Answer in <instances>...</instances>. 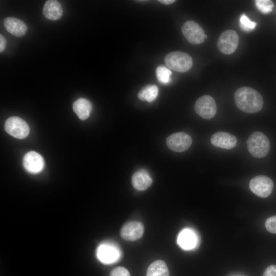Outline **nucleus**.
<instances>
[{
	"mask_svg": "<svg viewBox=\"0 0 276 276\" xmlns=\"http://www.w3.org/2000/svg\"><path fill=\"white\" fill-rule=\"evenodd\" d=\"M42 12L46 18L56 20L62 17L63 9L61 4L58 1L48 0L44 4Z\"/></svg>",
	"mask_w": 276,
	"mask_h": 276,
	"instance_id": "obj_17",
	"label": "nucleus"
},
{
	"mask_svg": "<svg viewBox=\"0 0 276 276\" xmlns=\"http://www.w3.org/2000/svg\"><path fill=\"white\" fill-rule=\"evenodd\" d=\"M177 243L180 247L186 250L196 248L199 244V237L197 233L191 228H185L179 234Z\"/></svg>",
	"mask_w": 276,
	"mask_h": 276,
	"instance_id": "obj_12",
	"label": "nucleus"
},
{
	"mask_svg": "<svg viewBox=\"0 0 276 276\" xmlns=\"http://www.w3.org/2000/svg\"><path fill=\"white\" fill-rule=\"evenodd\" d=\"M4 24L7 31L17 37L24 36L28 30L25 23L15 17L6 18L4 21Z\"/></svg>",
	"mask_w": 276,
	"mask_h": 276,
	"instance_id": "obj_15",
	"label": "nucleus"
},
{
	"mask_svg": "<svg viewBox=\"0 0 276 276\" xmlns=\"http://www.w3.org/2000/svg\"><path fill=\"white\" fill-rule=\"evenodd\" d=\"M249 187L251 192L261 198H265L271 193L273 183L267 176L258 175L250 180Z\"/></svg>",
	"mask_w": 276,
	"mask_h": 276,
	"instance_id": "obj_7",
	"label": "nucleus"
},
{
	"mask_svg": "<svg viewBox=\"0 0 276 276\" xmlns=\"http://www.w3.org/2000/svg\"><path fill=\"white\" fill-rule=\"evenodd\" d=\"M181 31L186 39L193 44L202 43L206 37L202 28L193 20L186 21L182 26Z\"/></svg>",
	"mask_w": 276,
	"mask_h": 276,
	"instance_id": "obj_8",
	"label": "nucleus"
},
{
	"mask_svg": "<svg viewBox=\"0 0 276 276\" xmlns=\"http://www.w3.org/2000/svg\"><path fill=\"white\" fill-rule=\"evenodd\" d=\"M97 259L103 264H111L118 261L121 257V251L118 245L110 241L100 243L96 251Z\"/></svg>",
	"mask_w": 276,
	"mask_h": 276,
	"instance_id": "obj_3",
	"label": "nucleus"
},
{
	"mask_svg": "<svg viewBox=\"0 0 276 276\" xmlns=\"http://www.w3.org/2000/svg\"><path fill=\"white\" fill-rule=\"evenodd\" d=\"M73 109L80 120H84L89 117L92 110V105L87 99L81 98L74 102Z\"/></svg>",
	"mask_w": 276,
	"mask_h": 276,
	"instance_id": "obj_18",
	"label": "nucleus"
},
{
	"mask_svg": "<svg viewBox=\"0 0 276 276\" xmlns=\"http://www.w3.org/2000/svg\"><path fill=\"white\" fill-rule=\"evenodd\" d=\"M158 2L162 4H164L165 5H170L171 4L174 3L175 2V0H158Z\"/></svg>",
	"mask_w": 276,
	"mask_h": 276,
	"instance_id": "obj_28",
	"label": "nucleus"
},
{
	"mask_svg": "<svg viewBox=\"0 0 276 276\" xmlns=\"http://www.w3.org/2000/svg\"><path fill=\"white\" fill-rule=\"evenodd\" d=\"M5 129L8 134L18 139L26 137L30 131L27 122L18 117L9 118L5 122Z\"/></svg>",
	"mask_w": 276,
	"mask_h": 276,
	"instance_id": "obj_6",
	"label": "nucleus"
},
{
	"mask_svg": "<svg viewBox=\"0 0 276 276\" xmlns=\"http://www.w3.org/2000/svg\"><path fill=\"white\" fill-rule=\"evenodd\" d=\"M131 182L135 189L144 191L151 186L152 179L146 170L142 169L137 171L132 175Z\"/></svg>",
	"mask_w": 276,
	"mask_h": 276,
	"instance_id": "obj_16",
	"label": "nucleus"
},
{
	"mask_svg": "<svg viewBox=\"0 0 276 276\" xmlns=\"http://www.w3.org/2000/svg\"><path fill=\"white\" fill-rule=\"evenodd\" d=\"M239 41L237 33L233 30H225L219 36L217 46L223 54L230 55L237 49Z\"/></svg>",
	"mask_w": 276,
	"mask_h": 276,
	"instance_id": "obj_5",
	"label": "nucleus"
},
{
	"mask_svg": "<svg viewBox=\"0 0 276 276\" xmlns=\"http://www.w3.org/2000/svg\"><path fill=\"white\" fill-rule=\"evenodd\" d=\"M155 74L160 83L166 84L170 81L171 72L168 68L164 66H159L156 69Z\"/></svg>",
	"mask_w": 276,
	"mask_h": 276,
	"instance_id": "obj_21",
	"label": "nucleus"
},
{
	"mask_svg": "<svg viewBox=\"0 0 276 276\" xmlns=\"http://www.w3.org/2000/svg\"><path fill=\"white\" fill-rule=\"evenodd\" d=\"M146 276H169V272L165 262L157 260L152 263L148 267Z\"/></svg>",
	"mask_w": 276,
	"mask_h": 276,
	"instance_id": "obj_19",
	"label": "nucleus"
},
{
	"mask_svg": "<svg viewBox=\"0 0 276 276\" xmlns=\"http://www.w3.org/2000/svg\"><path fill=\"white\" fill-rule=\"evenodd\" d=\"M165 62L169 68L178 72H186L192 66L191 57L187 53L174 51L168 53L165 58Z\"/></svg>",
	"mask_w": 276,
	"mask_h": 276,
	"instance_id": "obj_4",
	"label": "nucleus"
},
{
	"mask_svg": "<svg viewBox=\"0 0 276 276\" xmlns=\"http://www.w3.org/2000/svg\"><path fill=\"white\" fill-rule=\"evenodd\" d=\"M6 45V40L2 34L0 35V52H2L5 49Z\"/></svg>",
	"mask_w": 276,
	"mask_h": 276,
	"instance_id": "obj_27",
	"label": "nucleus"
},
{
	"mask_svg": "<svg viewBox=\"0 0 276 276\" xmlns=\"http://www.w3.org/2000/svg\"><path fill=\"white\" fill-rule=\"evenodd\" d=\"M256 25L257 23L251 21L245 14H243L240 16V26L243 31L250 32L255 28Z\"/></svg>",
	"mask_w": 276,
	"mask_h": 276,
	"instance_id": "obj_23",
	"label": "nucleus"
},
{
	"mask_svg": "<svg viewBox=\"0 0 276 276\" xmlns=\"http://www.w3.org/2000/svg\"><path fill=\"white\" fill-rule=\"evenodd\" d=\"M211 143L216 147L229 150L236 146L237 139L235 136L229 133L218 131L212 135Z\"/></svg>",
	"mask_w": 276,
	"mask_h": 276,
	"instance_id": "obj_13",
	"label": "nucleus"
},
{
	"mask_svg": "<svg viewBox=\"0 0 276 276\" xmlns=\"http://www.w3.org/2000/svg\"><path fill=\"white\" fill-rule=\"evenodd\" d=\"M265 227L269 232L276 234V216L267 219L265 221Z\"/></svg>",
	"mask_w": 276,
	"mask_h": 276,
	"instance_id": "obj_24",
	"label": "nucleus"
},
{
	"mask_svg": "<svg viewBox=\"0 0 276 276\" xmlns=\"http://www.w3.org/2000/svg\"><path fill=\"white\" fill-rule=\"evenodd\" d=\"M158 94V88L155 85L145 86L139 91L137 96L142 101H147L150 103L154 101Z\"/></svg>",
	"mask_w": 276,
	"mask_h": 276,
	"instance_id": "obj_20",
	"label": "nucleus"
},
{
	"mask_svg": "<svg viewBox=\"0 0 276 276\" xmlns=\"http://www.w3.org/2000/svg\"><path fill=\"white\" fill-rule=\"evenodd\" d=\"M194 109L201 118L209 120L213 118L216 113V103L212 97L209 95L202 96L196 101Z\"/></svg>",
	"mask_w": 276,
	"mask_h": 276,
	"instance_id": "obj_9",
	"label": "nucleus"
},
{
	"mask_svg": "<svg viewBox=\"0 0 276 276\" xmlns=\"http://www.w3.org/2000/svg\"><path fill=\"white\" fill-rule=\"evenodd\" d=\"M166 144L168 148L173 151L181 152L188 150L192 144V139L190 135L179 132L168 136Z\"/></svg>",
	"mask_w": 276,
	"mask_h": 276,
	"instance_id": "obj_10",
	"label": "nucleus"
},
{
	"mask_svg": "<svg viewBox=\"0 0 276 276\" xmlns=\"http://www.w3.org/2000/svg\"><path fill=\"white\" fill-rule=\"evenodd\" d=\"M144 233V227L142 223L130 221L122 227L120 235L124 240L135 241L142 237Z\"/></svg>",
	"mask_w": 276,
	"mask_h": 276,
	"instance_id": "obj_14",
	"label": "nucleus"
},
{
	"mask_svg": "<svg viewBox=\"0 0 276 276\" xmlns=\"http://www.w3.org/2000/svg\"><path fill=\"white\" fill-rule=\"evenodd\" d=\"M257 8L263 14L270 13L274 6V4L270 0H256L255 1Z\"/></svg>",
	"mask_w": 276,
	"mask_h": 276,
	"instance_id": "obj_22",
	"label": "nucleus"
},
{
	"mask_svg": "<svg viewBox=\"0 0 276 276\" xmlns=\"http://www.w3.org/2000/svg\"><path fill=\"white\" fill-rule=\"evenodd\" d=\"M248 150L256 158L266 156L270 150L268 138L262 132L255 131L252 133L246 141Z\"/></svg>",
	"mask_w": 276,
	"mask_h": 276,
	"instance_id": "obj_2",
	"label": "nucleus"
},
{
	"mask_svg": "<svg viewBox=\"0 0 276 276\" xmlns=\"http://www.w3.org/2000/svg\"><path fill=\"white\" fill-rule=\"evenodd\" d=\"M234 100L237 107L246 113H256L263 106V99L261 95L256 90L249 87H242L234 94Z\"/></svg>",
	"mask_w": 276,
	"mask_h": 276,
	"instance_id": "obj_1",
	"label": "nucleus"
},
{
	"mask_svg": "<svg viewBox=\"0 0 276 276\" xmlns=\"http://www.w3.org/2000/svg\"><path fill=\"white\" fill-rule=\"evenodd\" d=\"M23 165L25 169L29 173L37 174L43 170L44 161L40 154L35 151H31L24 155Z\"/></svg>",
	"mask_w": 276,
	"mask_h": 276,
	"instance_id": "obj_11",
	"label": "nucleus"
},
{
	"mask_svg": "<svg viewBox=\"0 0 276 276\" xmlns=\"http://www.w3.org/2000/svg\"><path fill=\"white\" fill-rule=\"evenodd\" d=\"M110 276H130V275L127 269L119 266L111 270Z\"/></svg>",
	"mask_w": 276,
	"mask_h": 276,
	"instance_id": "obj_25",
	"label": "nucleus"
},
{
	"mask_svg": "<svg viewBox=\"0 0 276 276\" xmlns=\"http://www.w3.org/2000/svg\"><path fill=\"white\" fill-rule=\"evenodd\" d=\"M263 276H276V265L269 266L265 270Z\"/></svg>",
	"mask_w": 276,
	"mask_h": 276,
	"instance_id": "obj_26",
	"label": "nucleus"
}]
</instances>
